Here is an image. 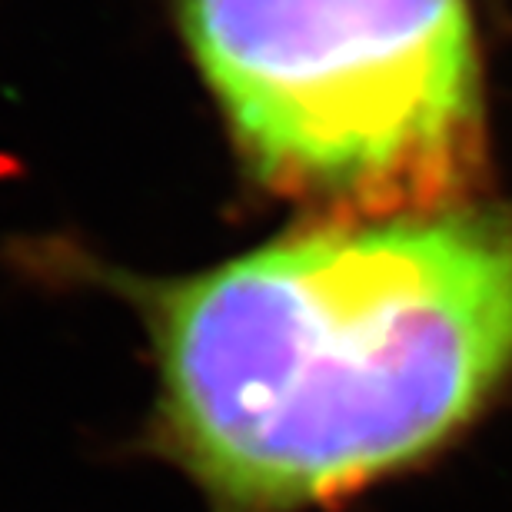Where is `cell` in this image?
I'll return each mask as SVG.
<instances>
[{"instance_id": "1", "label": "cell", "mask_w": 512, "mask_h": 512, "mask_svg": "<svg viewBox=\"0 0 512 512\" xmlns=\"http://www.w3.org/2000/svg\"><path fill=\"white\" fill-rule=\"evenodd\" d=\"M153 320L167 433L217 503H333L509 370L512 213L320 223L163 290Z\"/></svg>"}, {"instance_id": "2", "label": "cell", "mask_w": 512, "mask_h": 512, "mask_svg": "<svg viewBox=\"0 0 512 512\" xmlns=\"http://www.w3.org/2000/svg\"><path fill=\"white\" fill-rule=\"evenodd\" d=\"M250 167L320 223L463 210L483 177L466 0H183Z\"/></svg>"}]
</instances>
